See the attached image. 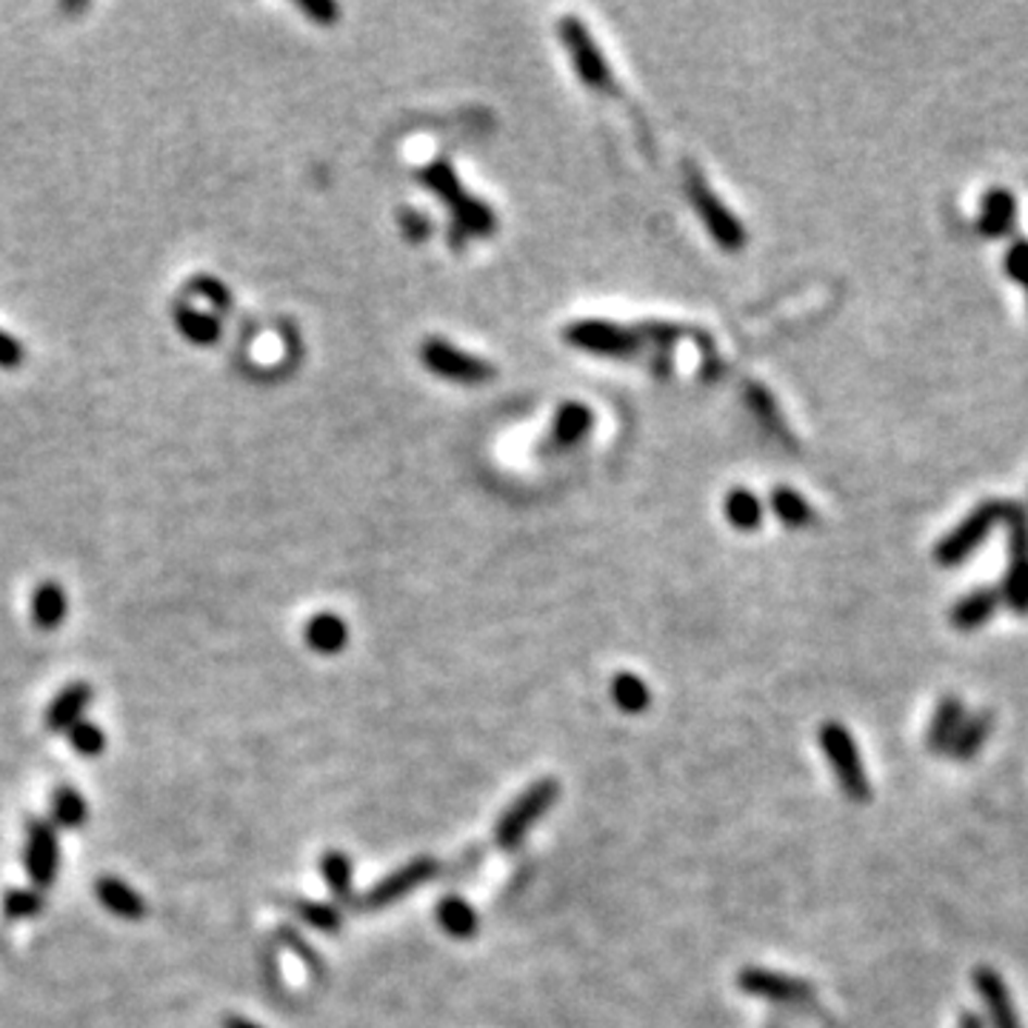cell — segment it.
<instances>
[{"instance_id":"cell-1","label":"cell","mask_w":1028,"mask_h":1028,"mask_svg":"<svg viewBox=\"0 0 1028 1028\" xmlns=\"http://www.w3.org/2000/svg\"><path fill=\"white\" fill-rule=\"evenodd\" d=\"M820 749L829 760L831 772L837 777V786L843 789V794L854 803H868L872 800V780L866 775V766H863V757H860V749L854 743L852 731L845 729L843 723L829 720L820 726Z\"/></svg>"},{"instance_id":"cell-2","label":"cell","mask_w":1028,"mask_h":1028,"mask_svg":"<svg viewBox=\"0 0 1028 1028\" xmlns=\"http://www.w3.org/2000/svg\"><path fill=\"white\" fill-rule=\"evenodd\" d=\"M1005 509H1008V503H1003V500H982V503H977V506L935 546V561L945 568L966 563L968 557L980 549L982 540L994 531V526H1000V523L1005 521Z\"/></svg>"},{"instance_id":"cell-3","label":"cell","mask_w":1028,"mask_h":1028,"mask_svg":"<svg viewBox=\"0 0 1028 1028\" xmlns=\"http://www.w3.org/2000/svg\"><path fill=\"white\" fill-rule=\"evenodd\" d=\"M561 794V786L552 777H543L538 783L526 789L512 806L503 812V817L494 826V843L503 852H514L521 840L535 829V823L554 806V800Z\"/></svg>"},{"instance_id":"cell-4","label":"cell","mask_w":1028,"mask_h":1028,"mask_svg":"<svg viewBox=\"0 0 1028 1028\" xmlns=\"http://www.w3.org/2000/svg\"><path fill=\"white\" fill-rule=\"evenodd\" d=\"M1005 529H1008V563H1005L1000 598L1012 612L1028 614V509L1023 503H1008Z\"/></svg>"},{"instance_id":"cell-5","label":"cell","mask_w":1028,"mask_h":1028,"mask_svg":"<svg viewBox=\"0 0 1028 1028\" xmlns=\"http://www.w3.org/2000/svg\"><path fill=\"white\" fill-rule=\"evenodd\" d=\"M561 38L568 49V58L575 61L580 80H584L586 86H591V89H598V92L617 95L614 92V77H612V72H609L606 58H603L598 43L589 38V32H586V26L580 24L577 17H572V15L563 17Z\"/></svg>"},{"instance_id":"cell-6","label":"cell","mask_w":1028,"mask_h":1028,"mask_svg":"<svg viewBox=\"0 0 1028 1028\" xmlns=\"http://www.w3.org/2000/svg\"><path fill=\"white\" fill-rule=\"evenodd\" d=\"M568 346L584 349L589 354H603V358H626L643 346L640 329H629L620 323L609 321H580L572 323L566 329Z\"/></svg>"},{"instance_id":"cell-7","label":"cell","mask_w":1028,"mask_h":1028,"mask_svg":"<svg viewBox=\"0 0 1028 1028\" xmlns=\"http://www.w3.org/2000/svg\"><path fill=\"white\" fill-rule=\"evenodd\" d=\"M421 358L429 372L454 380V384H484L489 377H494V366L489 361H480L475 354L454 349L449 340L429 338L423 343Z\"/></svg>"},{"instance_id":"cell-8","label":"cell","mask_w":1028,"mask_h":1028,"mask_svg":"<svg viewBox=\"0 0 1028 1028\" xmlns=\"http://www.w3.org/2000/svg\"><path fill=\"white\" fill-rule=\"evenodd\" d=\"M737 982L745 994L768 1000V1003L789 1005V1008H806L817 998L808 980L783 975V971H768V968H745V971H740Z\"/></svg>"},{"instance_id":"cell-9","label":"cell","mask_w":1028,"mask_h":1028,"mask_svg":"<svg viewBox=\"0 0 1028 1028\" xmlns=\"http://www.w3.org/2000/svg\"><path fill=\"white\" fill-rule=\"evenodd\" d=\"M686 189H689V198H691V203H694V209H698V215L703 217L706 229L712 231V238L717 240L723 249H731V252L740 249V246L745 243L743 223L737 221L735 212H729V209L723 206V200L717 198L706 184H703V177H698V175L691 177Z\"/></svg>"},{"instance_id":"cell-10","label":"cell","mask_w":1028,"mask_h":1028,"mask_svg":"<svg viewBox=\"0 0 1028 1028\" xmlns=\"http://www.w3.org/2000/svg\"><path fill=\"white\" fill-rule=\"evenodd\" d=\"M438 875V863L429 857H417L412 863H406L403 868L392 872L389 877L377 882L375 889L368 891L366 898H363V908L368 912H380L386 906H394L403 898H409L412 891L421 889L423 882L431 880V877Z\"/></svg>"},{"instance_id":"cell-11","label":"cell","mask_w":1028,"mask_h":1028,"mask_svg":"<svg viewBox=\"0 0 1028 1028\" xmlns=\"http://www.w3.org/2000/svg\"><path fill=\"white\" fill-rule=\"evenodd\" d=\"M971 982H975L977 998H980L982 1008H986V1017L989 1028H1023L1020 1014L1014 1008L1012 991L1005 986V980L1000 977L998 968L991 966H977L975 975H971Z\"/></svg>"},{"instance_id":"cell-12","label":"cell","mask_w":1028,"mask_h":1028,"mask_svg":"<svg viewBox=\"0 0 1028 1028\" xmlns=\"http://www.w3.org/2000/svg\"><path fill=\"white\" fill-rule=\"evenodd\" d=\"M61 849L58 835L47 820H32L26 831V875L35 882V889H49L58 877Z\"/></svg>"},{"instance_id":"cell-13","label":"cell","mask_w":1028,"mask_h":1028,"mask_svg":"<svg viewBox=\"0 0 1028 1028\" xmlns=\"http://www.w3.org/2000/svg\"><path fill=\"white\" fill-rule=\"evenodd\" d=\"M1017 226V198L1008 189H989L980 200V217H977V231L989 240H1003L1014 235Z\"/></svg>"},{"instance_id":"cell-14","label":"cell","mask_w":1028,"mask_h":1028,"mask_svg":"<svg viewBox=\"0 0 1028 1028\" xmlns=\"http://www.w3.org/2000/svg\"><path fill=\"white\" fill-rule=\"evenodd\" d=\"M1000 598L998 589H991V586H982V589H971L966 598H960L957 603L949 612V623H952L957 631H975L982 629L986 623L998 614Z\"/></svg>"},{"instance_id":"cell-15","label":"cell","mask_w":1028,"mask_h":1028,"mask_svg":"<svg viewBox=\"0 0 1028 1028\" xmlns=\"http://www.w3.org/2000/svg\"><path fill=\"white\" fill-rule=\"evenodd\" d=\"M963 720H966V703L954 694H945L931 712L929 729H926V749L931 754H949Z\"/></svg>"},{"instance_id":"cell-16","label":"cell","mask_w":1028,"mask_h":1028,"mask_svg":"<svg viewBox=\"0 0 1028 1028\" xmlns=\"http://www.w3.org/2000/svg\"><path fill=\"white\" fill-rule=\"evenodd\" d=\"M991 731H994V714L991 709H977V712L966 714V720L960 726L957 737H954L949 757L957 763H968L980 754V749L989 743Z\"/></svg>"},{"instance_id":"cell-17","label":"cell","mask_w":1028,"mask_h":1028,"mask_svg":"<svg viewBox=\"0 0 1028 1028\" xmlns=\"http://www.w3.org/2000/svg\"><path fill=\"white\" fill-rule=\"evenodd\" d=\"M92 686L89 684H70L66 689L52 700V706L47 709V729L52 731H70L75 723H80L84 709L92 703Z\"/></svg>"},{"instance_id":"cell-18","label":"cell","mask_w":1028,"mask_h":1028,"mask_svg":"<svg viewBox=\"0 0 1028 1028\" xmlns=\"http://www.w3.org/2000/svg\"><path fill=\"white\" fill-rule=\"evenodd\" d=\"M95 894H98L100 906L109 908L115 917H123V920H140L147 914L143 898L131 889L129 882H123L121 877H100L98 886H95Z\"/></svg>"},{"instance_id":"cell-19","label":"cell","mask_w":1028,"mask_h":1028,"mask_svg":"<svg viewBox=\"0 0 1028 1028\" xmlns=\"http://www.w3.org/2000/svg\"><path fill=\"white\" fill-rule=\"evenodd\" d=\"M306 643L317 654H338L349 643V626L338 614L321 612L306 623Z\"/></svg>"},{"instance_id":"cell-20","label":"cell","mask_w":1028,"mask_h":1028,"mask_svg":"<svg viewBox=\"0 0 1028 1028\" xmlns=\"http://www.w3.org/2000/svg\"><path fill=\"white\" fill-rule=\"evenodd\" d=\"M66 591H63L61 584H54V580H43V584L35 589V598H32V620L35 626L43 631L58 629L66 617Z\"/></svg>"},{"instance_id":"cell-21","label":"cell","mask_w":1028,"mask_h":1028,"mask_svg":"<svg viewBox=\"0 0 1028 1028\" xmlns=\"http://www.w3.org/2000/svg\"><path fill=\"white\" fill-rule=\"evenodd\" d=\"M591 423H594V415H591L589 406H584V403H566V406H561L557 417H554L552 443L575 446L577 440H584L586 435H589Z\"/></svg>"},{"instance_id":"cell-22","label":"cell","mask_w":1028,"mask_h":1028,"mask_svg":"<svg viewBox=\"0 0 1028 1028\" xmlns=\"http://www.w3.org/2000/svg\"><path fill=\"white\" fill-rule=\"evenodd\" d=\"M723 512H726V521L740 531H754L760 521H763V503L749 489L729 491L726 503H723Z\"/></svg>"},{"instance_id":"cell-23","label":"cell","mask_w":1028,"mask_h":1028,"mask_svg":"<svg viewBox=\"0 0 1028 1028\" xmlns=\"http://www.w3.org/2000/svg\"><path fill=\"white\" fill-rule=\"evenodd\" d=\"M438 920L440 929H443L446 935H452L454 940H468V937L477 931V926H480L475 908L461 898H446L438 908Z\"/></svg>"},{"instance_id":"cell-24","label":"cell","mask_w":1028,"mask_h":1028,"mask_svg":"<svg viewBox=\"0 0 1028 1028\" xmlns=\"http://www.w3.org/2000/svg\"><path fill=\"white\" fill-rule=\"evenodd\" d=\"M612 700L626 714H640L652 703V691H649L643 677L623 672V675H617L612 680Z\"/></svg>"},{"instance_id":"cell-25","label":"cell","mask_w":1028,"mask_h":1028,"mask_svg":"<svg viewBox=\"0 0 1028 1028\" xmlns=\"http://www.w3.org/2000/svg\"><path fill=\"white\" fill-rule=\"evenodd\" d=\"M772 509H775L777 517H780L786 526H791V529H806L808 523L814 521L808 500L803 498L800 491L789 489V486L772 491Z\"/></svg>"},{"instance_id":"cell-26","label":"cell","mask_w":1028,"mask_h":1028,"mask_svg":"<svg viewBox=\"0 0 1028 1028\" xmlns=\"http://www.w3.org/2000/svg\"><path fill=\"white\" fill-rule=\"evenodd\" d=\"M175 321H177V329L184 331L186 338L198 346H209L221 338V323H217L212 315H206V312H198V309H192V306H177Z\"/></svg>"},{"instance_id":"cell-27","label":"cell","mask_w":1028,"mask_h":1028,"mask_svg":"<svg viewBox=\"0 0 1028 1028\" xmlns=\"http://www.w3.org/2000/svg\"><path fill=\"white\" fill-rule=\"evenodd\" d=\"M52 814H54V823L63 826V829H80V826L86 823L89 808H86V800L80 791L72 789V786H63V789L54 791Z\"/></svg>"},{"instance_id":"cell-28","label":"cell","mask_w":1028,"mask_h":1028,"mask_svg":"<svg viewBox=\"0 0 1028 1028\" xmlns=\"http://www.w3.org/2000/svg\"><path fill=\"white\" fill-rule=\"evenodd\" d=\"M321 872L331 894L340 900L352 898V860L343 852H326L321 860Z\"/></svg>"},{"instance_id":"cell-29","label":"cell","mask_w":1028,"mask_h":1028,"mask_svg":"<svg viewBox=\"0 0 1028 1028\" xmlns=\"http://www.w3.org/2000/svg\"><path fill=\"white\" fill-rule=\"evenodd\" d=\"M43 908V894L38 889H9L3 894V912L9 920H29Z\"/></svg>"},{"instance_id":"cell-30","label":"cell","mask_w":1028,"mask_h":1028,"mask_svg":"<svg viewBox=\"0 0 1028 1028\" xmlns=\"http://www.w3.org/2000/svg\"><path fill=\"white\" fill-rule=\"evenodd\" d=\"M70 743L77 754H84V757H98V754L106 749V735L100 731L98 723L80 720L70 729Z\"/></svg>"},{"instance_id":"cell-31","label":"cell","mask_w":1028,"mask_h":1028,"mask_svg":"<svg viewBox=\"0 0 1028 1028\" xmlns=\"http://www.w3.org/2000/svg\"><path fill=\"white\" fill-rule=\"evenodd\" d=\"M298 914L300 920L309 923L312 929L326 931V935H335V931L340 929V914L331 906H326V903H309V900H303V903H298Z\"/></svg>"},{"instance_id":"cell-32","label":"cell","mask_w":1028,"mask_h":1028,"mask_svg":"<svg viewBox=\"0 0 1028 1028\" xmlns=\"http://www.w3.org/2000/svg\"><path fill=\"white\" fill-rule=\"evenodd\" d=\"M1005 275L1012 277L1014 284H1020L1028 294V240H1014L1008 246V252L1003 258Z\"/></svg>"},{"instance_id":"cell-33","label":"cell","mask_w":1028,"mask_h":1028,"mask_svg":"<svg viewBox=\"0 0 1028 1028\" xmlns=\"http://www.w3.org/2000/svg\"><path fill=\"white\" fill-rule=\"evenodd\" d=\"M192 292H200L203 298H209L217 309L231 306V292L221 284V280H215V277H198V280L192 284Z\"/></svg>"},{"instance_id":"cell-34","label":"cell","mask_w":1028,"mask_h":1028,"mask_svg":"<svg viewBox=\"0 0 1028 1028\" xmlns=\"http://www.w3.org/2000/svg\"><path fill=\"white\" fill-rule=\"evenodd\" d=\"M26 361V349L9 331L0 329V368H17Z\"/></svg>"},{"instance_id":"cell-35","label":"cell","mask_w":1028,"mask_h":1028,"mask_svg":"<svg viewBox=\"0 0 1028 1028\" xmlns=\"http://www.w3.org/2000/svg\"><path fill=\"white\" fill-rule=\"evenodd\" d=\"M300 9L315 17V21H321L323 26H329L338 17V7L331 0H300Z\"/></svg>"},{"instance_id":"cell-36","label":"cell","mask_w":1028,"mask_h":1028,"mask_svg":"<svg viewBox=\"0 0 1028 1028\" xmlns=\"http://www.w3.org/2000/svg\"><path fill=\"white\" fill-rule=\"evenodd\" d=\"M957 1028H989L982 1023V1017L977 1012H963L957 1020Z\"/></svg>"},{"instance_id":"cell-37","label":"cell","mask_w":1028,"mask_h":1028,"mask_svg":"<svg viewBox=\"0 0 1028 1028\" xmlns=\"http://www.w3.org/2000/svg\"><path fill=\"white\" fill-rule=\"evenodd\" d=\"M223 1028H261V1026L252 1020H246V1017H226V1020H223Z\"/></svg>"}]
</instances>
